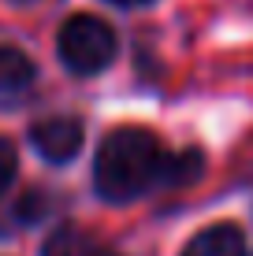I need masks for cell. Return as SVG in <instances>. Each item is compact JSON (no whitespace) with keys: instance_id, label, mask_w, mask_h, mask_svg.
Wrapping results in <instances>:
<instances>
[{"instance_id":"cell-1","label":"cell","mask_w":253,"mask_h":256,"mask_svg":"<svg viewBox=\"0 0 253 256\" xmlns=\"http://www.w3.org/2000/svg\"><path fill=\"white\" fill-rule=\"evenodd\" d=\"M164 156L153 130L142 126H119L104 138L93 160V182L104 200H134L153 182L164 178Z\"/></svg>"},{"instance_id":"cell-2","label":"cell","mask_w":253,"mask_h":256,"mask_svg":"<svg viewBox=\"0 0 253 256\" xmlns=\"http://www.w3.org/2000/svg\"><path fill=\"white\" fill-rule=\"evenodd\" d=\"M60 60L75 74H97L116 60V30L97 15H71L56 38Z\"/></svg>"},{"instance_id":"cell-3","label":"cell","mask_w":253,"mask_h":256,"mask_svg":"<svg viewBox=\"0 0 253 256\" xmlns=\"http://www.w3.org/2000/svg\"><path fill=\"white\" fill-rule=\"evenodd\" d=\"M30 141L49 164H67V160H75L78 148H82V122L71 119V116L41 119L38 126L30 130Z\"/></svg>"},{"instance_id":"cell-4","label":"cell","mask_w":253,"mask_h":256,"mask_svg":"<svg viewBox=\"0 0 253 256\" xmlns=\"http://www.w3.org/2000/svg\"><path fill=\"white\" fill-rule=\"evenodd\" d=\"M182 256H246V234L234 223H212L208 230L190 238Z\"/></svg>"},{"instance_id":"cell-5","label":"cell","mask_w":253,"mask_h":256,"mask_svg":"<svg viewBox=\"0 0 253 256\" xmlns=\"http://www.w3.org/2000/svg\"><path fill=\"white\" fill-rule=\"evenodd\" d=\"M41 256H119V252L108 249L104 242H97L93 234L78 230V226H60L45 242V252Z\"/></svg>"},{"instance_id":"cell-6","label":"cell","mask_w":253,"mask_h":256,"mask_svg":"<svg viewBox=\"0 0 253 256\" xmlns=\"http://www.w3.org/2000/svg\"><path fill=\"white\" fill-rule=\"evenodd\" d=\"M34 82V64L19 48H0V96L19 93Z\"/></svg>"},{"instance_id":"cell-7","label":"cell","mask_w":253,"mask_h":256,"mask_svg":"<svg viewBox=\"0 0 253 256\" xmlns=\"http://www.w3.org/2000/svg\"><path fill=\"white\" fill-rule=\"evenodd\" d=\"M201 164H205V156L201 152H179V156H168V164H164V178H171V182H190V178H197L201 174Z\"/></svg>"},{"instance_id":"cell-8","label":"cell","mask_w":253,"mask_h":256,"mask_svg":"<svg viewBox=\"0 0 253 256\" xmlns=\"http://www.w3.org/2000/svg\"><path fill=\"white\" fill-rule=\"evenodd\" d=\"M15 167H19V156H15V145L0 138V197L8 193V186L15 182Z\"/></svg>"},{"instance_id":"cell-9","label":"cell","mask_w":253,"mask_h":256,"mask_svg":"<svg viewBox=\"0 0 253 256\" xmlns=\"http://www.w3.org/2000/svg\"><path fill=\"white\" fill-rule=\"evenodd\" d=\"M112 4H145V0H112Z\"/></svg>"}]
</instances>
